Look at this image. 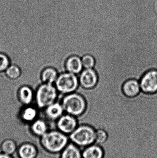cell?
<instances>
[{
  "label": "cell",
  "instance_id": "1",
  "mask_svg": "<svg viewBox=\"0 0 157 158\" xmlns=\"http://www.w3.org/2000/svg\"><path fill=\"white\" fill-rule=\"evenodd\" d=\"M69 136L58 130L48 131L41 137V143L47 151L61 153L70 142Z\"/></svg>",
  "mask_w": 157,
  "mask_h": 158
},
{
  "label": "cell",
  "instance_id": "2",
  "mask_svg": "<svg viewBox=\"0 0 157 158\" xmlns=\"http://www.w3.org/2000/svg\"><path fill=\"white\" fill-rule=\"evenodd\" d=\"M96 128L88 124H79L69 135L70 141L81 148L95 143Z\"/></svg>",
  "mask_w": 157,
  "mask_h": 158
},
{
  "label": "cell",
  "instance_id": "3",
  "mask_svg": "<svg viewBox=\"0 0 157 158\" xmlns=\"http://www.w3.org/2000/svg\"><path fill=\"white\" fill-rule=\"evenodd\" d=\"M61 104L67 114L76 118L82 115L86 108L85 98L76 92L65 95L63 98Z\"/></svg>",
  "mask_w": 157,
  "mask_h": 158
},
{
  "label": "cell",
  "instance_id": "4",
  "mask_svg": "<svg viewBox=\"0 0 157 158\" xmlns=\"http://www.w3.org/2000/svg\"><path fill=\"white\" fill-rule=\"evenodd\" d=\"M58 91L53 84L43 83L39 86L36 92V102L40 108H46L55 102Z\"/></svg>",
  "mask_w": 157,
  "mask_h": 158
},
{
  "label": "cell",
  "instance_id": "5",
  "mask_svg": "<svg viewBox=\"0 0 157 158\" xmlns=\"http://www.w3.org/2000/svg\"><path fill=\"white\" fill-rule=\"evenodd\" d=\"M79 85L78 76L67 71L60 73L55 82L58 92L64 95L74 93Z\"/></svg>",
  "mask_w": 157,
  "mask_h": 158
},
{
  "label": "cell",
  "instance_id": "6",
  "mask_svg": "<svg viewBox=\"0 0 157 158\" xmlns=\"http://www.w3.org/2000/svg\"><path fill=\"white\" fill-rule=\"evenodd\" d=\"M141 91L146 94L157 92V70L151 69L145 73L140 81Z\"/></svg>",
  "mask_w": 157,
  "mask_h": 158
},
{
  "label": "cell",
  "instance_id": "7",
  "mask_svg": "<svg viewBox=\"0 0 157 158\" xmlns=\"http://www.w3.org/2000/svg\"><path fill=\"white\" fill-rule=\"evenodd\" d=\"M76 117L70 114H63L56 121L57 129L69 136L78 126Z\"/></svg>",
  "mask_w": 157,
  "mask_h": 158
},
{
  "label": "cell",
  "instance_id": "8",
  "mask_svg": "<svg viewBox=\"0 0 157 158\" xmlns=\"http://www.w3.org/2000/svg\"><path fill=\"white\" fill-rule=\"evenodd\" d=\"M78 77L79 85L86 89L93 88L97 83V74L94 69H84Z\"/></svg>",
  "mask_w": 157,
  "mask_h": 158
},
{
  "label": "cell",
  "instance_id": "9",
  "mask_svg": "<svg viewBox=\"0 0 157 158\" xmlns=\"http://www.w3.org/2000/svg\"><path fill=\"white\" fill-rule=\"evenodd\" d=\"M64 110L62 105L59 102H54L46 108L45 115L50 122L56 124L57 120L64 114Z\"/></svg>",
  "mask_w": 157,
  "mask_h": 158
},
{
  "label": "cell",
  "instance_id": "10",
  "mask_svg": "<svg viewBox=\"0 0 157 158\" xmlns=\"http://www.w3.org/2000/svg\"><path fill=\"white\" fill-rule=\"evenodd\" d=\"M65 67L67 72L78 76L84 69L82 59L77 56H72L66 59L65 64Z\"/></svg>",
  "mask_w": 157,
  "mask_h": 158
},
{
  "label": "cell",
  "instance_id": "11",
  "mask_svg": "<svg viewBox=\"0 0 157 158\" xmlns=\"http://www.w3.org/2000/svg\"><path fill=\"white\" fill-rule=\"evenodd\" d=\"M83 158H105V152L101 145L94 143L82 150Z\"/></svg>",
  "mask_w": 157,
  "mask_h": 158
},
{
  "label": "cell",
  "instance_id": "12",
  "mask_svg": "<svg viewBox=\"0 0 157 158\" xmlns=\"http://www.w3.org/2000/svg\"><path fill=\"white\" fill-rule=\"evenodd\" d=\"M17 153L20 158H36L38 155L37 147L30 143H25L18 148Z\"/></svg>",
  "mask_w": 157,
  "mask_h": 158
},
{
  "label": "cell",
  "instance_id": "13",
  "mask_svg": "<svg viewBox=\"0 0 157 158\" xmlns=\"http://www.w3.org/2000/svg\"><path fill=\"white\" fill-rule=\"evenodd\" d=\"M123 92L125 95L129 97H133L137 95L141 91L140 81L131 79L124 82L123 85Z\"/></svg>",
  "mask_w": 157,
  "mask_h": 158
},
{
  "label": "cell",
  "instance_id": "14",
  "mask_svg": "<svg viewBox=\"0 0 157 158\" xmlns=\"http://www.w3.org/2000/svg\"><path fill=\"white\" fill-rule=\"evenodd\" d=\"M60 158H83L82 150L79 147L70 142L61 152Z\"/></svg>",
  "mask_w": 157,
  "mask_h": 158
},
{
  "label": "cell",
  "instance_id": "15",
  "mask_svg": "<svg viewBox=\"0 0 157 158\" xmlns=\"http://www.w3.org/2000/svg\"><path fill=\"white\" fill-rule=\"evenodd\" d=\"M31 130L37 136L41 137L49 131V124L44 119H37L31 123Z\"/></svg>",
  "mask_w": 157,
  "mask_h": 158
},
{
  "label": "cell",
  "instance_id": "16",
  "mask_svg": "<svg viewBox=\"0 0 157 158\" xmlns=\"http://www.w3.org/2000/svg\"><path fill=\"white\" fill-rule=\"evenodd\" d=\"M18 98L23 105L28 106L33 98V92L31 88L27 85L20 87L18 93Z\"/></svg>",
  "mask_w": 157,
  "mask_h": 158
},
{
  "label": "cell",
  "instance_id": "17",
  "mask_svg": "<svg viewBox=\"0 0 157 158\" xmlns=\"http://www.w3.org/2000/svg\"><path fill=\"white\" fill-rule=\"evenodd\" d=\"M59 74L55 69L52 67H48L42 71L41 74V79L43 83L53 84L55 83L58 78Z\"/></svg>",
  "mask_w": 157,
  "mask_h": 158
},
{
  "label": "cell",
  "instance_id": "18",
  "mask_svg": "<svg viewBox=\"0 0 157 158\" xmlns=\"http://www.w3.org/2000/svg\"><path fill=\"white\" fill-rule=\"evenodd\" d=\"M37 111L36 109L28 106L22 110L20 114V118L26 123H31L37 119Z\"/></svg>",
  "mask_w": 157,
  "mask_h": 158
},
{
  "label": "cell",
  "instance_id": "19",
  "mask_svg": "<svg viewBox=\"0 0 157 158\" xmlns=\"http://www.w3.org/2000/svg\"><path fill=\"white\" fill-rule=\"evenodd\" d=\"M1 148L2 153L12 156L17 151L18 146L14 140L7 139L2 143Z\"/></svg>",
  "mask_w": 157,
  "mask_h": 158
},
{
  "label": "cell",
  "instance_id": "20",
  "mask_svg": "<svg viewBox=\"0 0 157 158\" xmlns=\"http://www.w3.org/2000/svg\"><path fill=\"white\" fill-rule=\"evenodd\" d=\"M109 138L108 131L105 128H96L95 133V143L102 145L107 143Z\"/></svg>",
  "mask_w": 157,
  "mask_h": 158
},
{
  "label": "cell",
  "instance_id": "21",
  "mask_svg": "<svg viewBox=\"0 0 157 158\" xmlns=\"http://www.w3.org/2000/svg\"><path fill=\"white\" fill-rule=\"evenodd\" d=\"M6 75L8 78L16 80L21 76L20 68L15 65H10L5 71Z\"/></svg>",
  "mask_w": 157,
  "mask_h": 158
},
{
  "label": "cell",
  "instance_id": "22",
  "mask_svg": "<svg viewBox=\"0 0 157 158\" xmlns=\"http://www.w3.org/2000/svg\"><path fill=\"white\" fill-rule=\"evenodd\" d=\"M84 69H93L95 65V59L90 55H85L81 58Z\"/></svg>",
  "mask_w": 157,
  "mask_h": 158
},
{
  "label": "cell",
  "instance_id": "23",
  "mask_svg": "<svg viewBox=\"0 0 157 158\" xmlns=\"http://www.w3.org/2000/svg\"><path fill=\"white\" fill-rule=\"evenodd\" d=\"M10 65V60L4 54L0 53V72H5Z\"/></svg>",
  "mask_w": 157,
  "mask_h": 158
},
{
  "label": "cell",
  "instance_id": "24",
  "mask_svg": "<svg viewBox=\"0 0 157 158\" xmlns=\"http://www.w3.org/2000/svg\"><path fill=\"white\" fill-rule=\"evenodd\" d=\"M0 158H14L13 156L4 154L3 153H0Z\"/></svg>",
  "mask_w": 157,
  "mask_h": 158
}]
</instances>
